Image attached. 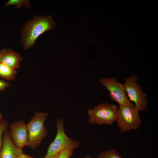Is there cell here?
<instances>
[{"mask_svg":"<svg viewBox=\"0 0 158 158\" xmlns=\"http://www.w3.org/2000/svg\"><path fill=\"white\" fill-rule=\"evenodd\" d=\"M2 118V114L0 113V119Z\"/></svg>","mask_w":158,"mask_h":158,"instance_id":"ffe728a7","label":"cell"},{"mask_svg":"<svg viewBox=\"0 0 158 158\" xmlns=\"http://www.w3.org/2000/svg\"><path fill=\"white\" fill-rule=\"evenodd\" d=\"M99 82L109 91L111 100L117 102L119 106L134 107L127 97L123 84L117 81L116 78H103L100 79Z\"/></svg>","mask_w":158,"mask_h":158,"instance_id":"52a82bcc","label":"cell"},{"mask_svg":"<svg viewBox=\"0 0 158 158\" xmlns=\"http://www.w3.org/2000/svg\"><path fill=\"white\" fill-rule=\"evenodd\" d=\"M139 111L134 107L119 106L117 111L115 121L121 133L136 130L140 127L142 121Z\"/></svg>","mask_w":158,"mask_h":158,"instance_id":"277c9868","label":"cell"},{"mask_svg":"<svg viewBox=\"0 0 158 158\" xmlns=\"http://www.w3.org/2000/svg\"><path fill=\"white\" fill-rule=\"evenodd\" d=\"M8 123L3 118L0 119V151L3 143V136L6 129L8 128Z\"/></svg>","mask_w":158,"mask_h":158,"instance_id":"5bb4252c","label":"cell"},{"mask_svg":"<svg viewBox=\"0 0 158 158\" xmlns=\"http://www.w3.org/2000/svg\"><path fill=\"white\" fill-rule=\"evenodd\" d=\"M22 60L20 55L11 49H7L4 55L1 63L16 70L19 67L20 62Z\"/></svg>","mask_w":158,"mask_h":158,"instance_id":"30bf717a","label":"cell"},{"mask_svg":"<svg viewBox=\"0 0 158 158\" xmlns=\"http://www.w3.org/2000/svg\"><path fill=\"white\" fill-rule=\"evenodd\" d=\"M16 158H34L28 155L23 153L19 154Z\"/></svg>","mask_w":158,"mask_h":158,"instance_id":"ac0fdd59","label":"cell"},{"mask_svg":"<svg viewBox=\"0 0 158 158\" xmlns=\"http://www.w3.org/2000/svg\"><path fill=\"white\" fill-rule=\"evenodd\" d=\"M47 112H37L27 124L28 141L27 146L35 149L47 135L48 131L44 125L48 116Z\"/></svg>","mask_w":158,"mask_h":158,"instance_id":"3957f363","label":"cell"},{"mask_svg":"<svg viewBox=\"0 0 158 158\" xmlns=\"http://www.w3.org/2000/svg\"><path fill=\"white\" fill-rule=\"evenodd\" d=\"M138 77L136 75H131L125 78L123 84L128 99L133 102L134 107L139 111H144L148 104L146 93L143 92L142 88L138 83Z\"/></svg>","mask_w":158,"mask_h":158,"instance_id":"8992f818","label":"cell"},{"mask_svg":"<svg viewBox=\"0 0 158 158\" xmlns=\"http://www.w3.org/2000/svg\"><path fill=\"white\" fill-rule=\"evenodd\" d=\"M23 153L22 150L17 147L13 142L8 128L3 136V143L0 151V158H16Z\"/></svg>","mask_w":158,"mask_h":158,"instance_id":"9c48e42d","label":"cell"},{"mask_svg":"<svg viewBox=\"0 0 158 158\" xmlns=\"http://www.w3.org/2000/svg\"><path fill=\"white\" fill-rule=\"evenodd\" d=\"M75 149L66 150L57 156L55 158H70L72 155Z\"/></svg>","mask_w":158,"mask_h":158,"instance_id":"9a60e30c","label":"cell"},{"mask_svg":"<svg viewBox=\"0 0 158 158\" xmlns=\"http://www.w3.org/2000/svg\"><path fill=\"white\" fill-rule=\"evenodd\" d=\"M9 132L13 142L18 148L22 150L28 141L27 124L24 120L14 122L9 126Z\"/></svg>","mask_w":158,"mask_h":158,"instance_id":"ba28073f","label":"cell"},{"mask_svg":"<svg viewBox=\"0 0 158 158\" xmlns=\"http://www.w3.org/2000/svg\"><path fill=\"white\" fill-rule=\"evenodd\" d=\"M7 50V49H4L2 50H0V63H1L2 58Z\"/></svg>","mask_w":158,"mask_h":158,"instance_id":"e0dca14e","label":"cell"},{"mask_svg":"<svg viewBox=\"0 0 158 158\" xmlns=\"http://www.w3.org/2000/svg\"><path fill=\"white\" fill-rule=\"evenodd\" d=\"M118 109L117 106L114 104L107 103L99 104L93 109H88V122L92 124L112 125L115 121Z\"/></svg>","mask_w":158,"mask_h":158,"instance_id":"5b68a950","label":"cell"},{"mask_svg":"<svg viewBox=\"0 0 158 158\" xmlns=\"http://www.w3.org/2000/svg\"><path fill=\"white\" fill-rule=\"evenodd\" d=\"M10 85L9 83L0 80V90L3 91Z\"/></svg>","mask_w":158,"mask_h":158,"instance_id":"2e32d148","label":"cell"},{"mask_svg":"<svg viewBox=\"0 0 158 158\" xmlns=\"http://www.w3.org/2000/svg\"><path fill=\"white\" fill-rule=\"evenodd\" d=\"M64 121L62 118H58L56 122L57 129L56 137L50 145L46 154L43 158H55L63 152L75 149L81 145V142L69 138L66 135L64 129Z\"/></svg>","mask_w":158,"mask_h":158,"instance_id":"7a4b0ae2","label":"cell"},{"mask_svg":"<svg viewBox=\"0 0 158 158\" xmlns=\"http://www.w3.org/2000/svg\"><path fill=\"white\" fill-rule=\"evenodd\" d=\"M11 5H16L17 8H20L22 6L27 8L30 7L29 1L27 0H10L5 4V6Z\"/></svg>","mask_w":158,"mask_h":158,"instance_id":"4fadbf2b","label":"cell"},{"mask_svg":"<svg viewBox=\"0 0 158 158\" xmlns=\"http://www.w3.org/2000/svg\"><path fill=\"white\" fill-rule=\"evenodd\" d=\"M56 23L50 16H37L23 27L22 44L25 49L32 47L37 37L45 32L56 27Z\"/></svg>","mask_w":158,"mask_h":158,"instance_id":"6da1fadb","label":"cell"},{"mask_svg":"<svg viewBox=\"0 0 158 158\" xmlns=\"http://www.w3.org/2000/svg\"><path fill=\"white\" fill-rule=\"evenodd\" d=\"M83 158H92V157L88 155H86Z\"/></svg>","mask_w":158,"mask_h":158,"instance_id":"d6986e66","label":"cell"},{"mask_svg":"<svg viewBox=\"0 0 158 158\" xmlns=\"http://www.w3.org/2000/svg\"><path fill=\"white\" fill-rule=\"evenodd\" d=\"M17 71L2 63H0V77L8 80H12L15 78Z\"/></svg>","mask_w":158,"mask_h":158,"instance_id":"8fae6325","label":"cell"},{"mask_svg":"<svg viewBox=\"0 0 158 158\" xmlns=\"http://www.w3.org/2000/svg\"><path fill=\"white\" fill-rule=\"evenodd\" d=\"M97 158H123L117 151L113 148L102 151Z\"/></svg>","mask_w":158,"mask_h":158,"instance_id":"7c38bea8","label":"cell"}]
</instances>
